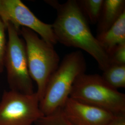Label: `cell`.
I'll return each instance as SVG.
<instances>
[{"mask_svg": "<svg viewBox=\"0 0 125 125\" xmlns=\"http://www.w3.org/2000/svg\"><path fill=\"white\" fill-rule=\"evenodd\" d=\"M46 2L57 11L52 25L58 42L84 51L95 60L101 70L107 69L110 65L109 56L92 33L77 1L69 0L62 4L54 0Z\"/></svg>", "mask_w": 125, "mask_h": 125, "instance_id": "cell-1", "label": "cell"}, {"mask_svg": "<svg viewBox=\"0 0 125 125\" xmlns=\"http://www.w3.org/2000/svg\"><path fill=\"white\" fill-rule=\"evenodd\" d=\"M86 63L80 51L65 56L50 78L45 93L40 102V110L44 116L61 109L70 97L76 79L85 73Z\"/></svg>", "mask_w": 125, "mask_h": 125, "instance_id": "cell-2", "label": "cell"}, {"mask_svg": "<svg viewBox=\"0 0 125 125\" xmlns=\"http://www.w3.org/2000/svg\"><path fill=\"white\" fill-rule=\"evenodd\" d=\"M20 34L25 42L28 71L37 86L40 102L43 98L50 77L59 64V57L53 45L31 30L21 27Z\"/></svg>", "mask_w": 125, "mask_h": 125, "instance_id": "cell-3", "label": "cell"}, {"mask_svg": "<svg viewBox=\"0 0 125 125\" xmlns=\"http://www.w3.org/2000/svg\"><path fill=\"white\" fill-rule=\"evenodd\" d=\"M70 98L115 115L125 113V94L113 88L98 74H83L75 81Z\"/></svg>", "mask_w": 125, "mask_h": 125, "instance_id": "cell-4", "label": "cell"}, {"mask_svg": "<svg viewBox=\"0 0 125 125\" xmlns=\"http://www.w3.org/2000/svg\"><path fill=\"white\" fill-rule=\"evenodd\" d=\"M6 25L8 38L4 67L10 89L23 94H33L34 92L28 71L25 42L20 37V30L10 23H7Z\"/></svg>", "mask_w": 125, "mask_h": 125, "instance_id": "cell-5", "label": "cell"}, {"mask_svg": "<svg viewBox=\"0 0 125 125\" xmlns=\"http://www.w3.org/2000/svg\"><path fill=\"white\" fill-rule=\"evenodd\" d=\"M44 116L36 92L4 91L0 101V125H32Z\"/></svg>", "mask_w": 125, "mask_h": 125, "instance_id": "cell-6", "label": "cell"}, {"mask_svg": "<svg viewBox=\"0 0 125 125\" xmlns=\"http://www.w3.org/2000/svg\"><path fill=\"white\" fill-rule=\"evenodd\" d=\"M0 17L5 24L28 28L53 46L58 43L52 24L42 21L20 0H0Z\"/></svg>", "mask_w": 125, "mask_h": 125, "instance_id": "cell-7", "label": "cell"}, {"mask_svg": "<svg viewBox=\"0 0 125 125\" xmlns=\"http://www.w3.org/2000/svg\"><path fill=\"white\" fill-rule=\"evenodd\" d=\"M61 110L63 116L73 125H107L116 115L70 97Z\"/></svg>", "mask_w": 125, "mask_h": 125, "instance_id": "cell-8", "label": "cell"}, {"mask_svg": "<svg viewBox=\"0 0 125 125\" xmlns=\"http://www.w3.org/2000/svg\"><path fill=\"white\" fill-rule=\"evenodd\" d=\"M96 38L108 56L117 46L125 44V12L108 30Z\"/></svg>", "mask_w": 125, "mask_h": 125, "instance_id": "cell-9", "label": "cell"}, {"mask_svg": "<svg viewBox=\"0 0 125 125\" xmlns=\"http://www.w3.org/2000/svg\"><path fill=\"white\" fill-rule=\"evenodd\" d=\"M124 12V0H104L102 12L97 23V34L108 30Z\"/></svg>", "mask_w": 125, "mask_h": 125, "instance_id": "cell-10", "label": "cell"}, {"mask_svg": "<svg viewBox=\"0 0 125 125\" xmlns=\"http://www.w3.org/2000/svg\"><path fill=\"white\" fill-rule=\"evenodd\" d=\"M102 77L115 89L125 88V64H111L103 71Z\"/></svg>", "mask_w": 125, "mask_h": 125, "instance_id": "cell-11", "label": "cell"}, {"mask_svg": "<svg viewBox=\"0 0 125 125\" xmlns=\"http://www.w3.org/2000/svg\"><path fill=\"white\" fill-rule=\"evenodd\" d=\"M104 0H81L77 1L81 9L90 22L96 24L98 22L103 9Z\"/></svg>", "mask_w": 125, "mask_h": 125, "instance_id": "cell-12", "label": "cell"}, {"mask_svg": "<svg viewBox=\"0 0 125 125\" xmlns=\"http://www.w3.org/2000/svg\"><path fill=\"white\" fill-rule=\"evenodd\" d=\"M35 125H73L63 116L61 110L46 116H44L37 121Z\"/></svg>", "mask_w": 125, "mask_h": 125, "instance_id": "cell-13", "label": "cell"}, {"mask_svg": "<svg viewBox=\"0 0 125 125\" xmlns=\"http://www.w3.org/2000/svg\"><path fill=\"white\" fill-rule=\"evenodd\" d=\"M6 25L0 17V73L2 72L4 67V60L7 43L6 36Z\"/></svg>", "mask_w": 125, "mask_h": 125, "instance_id": "cell-14", "label": "cell"}, {"mask_svg": "<svg viewBox=\"0 0 125 125\" xmlns=\"http://www.w3.org/2000/svg\"><path fill=\"white\" fill-rule=\"evenodd\" d=\"M111 64H125V44L119 45L109 55Z\"/></svg>", "mask_w": 125, "mask_h": 125, "instance_id": "cell-15", "label": "cell"}, {"mask_svg": "<svg viewBox=\"0 0 125 125\" xmlns=\"http://www.w3.org/2000/svg\"><path fill=\"white\" fill-rule=\"evenodd\" d=\"M107 125H125V113L116 115Z\"/></svg>", "mask_w": 125, "mask_h": 125, "instance_id": "cell-16", "label": "cell"}]
</instances>
